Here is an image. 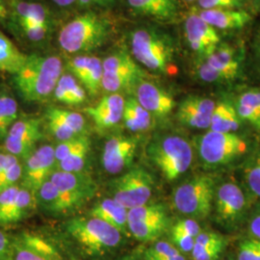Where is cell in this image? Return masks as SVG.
Here are the masks:
<instances>
[{"label": "cell", "instance_id": "cell-6", "mask_svg": "<svg viewBox=\"0 0 260 260\" xmlns=\"http://www.w3.org/2000/svg\"><path fill=\"white\" fill-rule=\"evenodd\" d=\"M196 146L205 165L223 166L248 150L246 141L235 133L209 131L196 138Z\"/></svg>", "mask_w": 260, "mask_h": 260}, {"label": "cell", "instance_id": "cell-28", "mask_svg": "<svg viewBox=\"0 0 260 260\" xmlns=\"http://www.w3.org/2000/svg\"><path fill=\"white\" fill-rule=\"evenodd\" d=\"M103 68L105 74L134 75L140 78L144 75L133 58L125 52H118L106 57L103 61Z\"/></svg>", "mask_w": 260, "mask_h": 260}, {"label": "cell", "instance_id": "cell-43", "mask_svg": "<svg viewBox=\"0 0 260 260\" xmlns=\"http://www.w3.org/2000/svg\"><path fill=\"white\" fill-rule=\"evenodd\" d=\"M180 252L167 242H158L145 253V257H176Z\"/></svg>", "mask_w": 260, "mask_h": 260}, {"label": "cell", "instance_id": "cell-46", "mask_svg": "<svg viewBox=\"0 0 260 260\" xmlns=\"http://www.w3.org/2000/svg\"><path fill=\"white\" fill-rule=\"evenodd\" d=\"M235 109L241 120L248 121L256 129L260 130V114L253 110L250 106L239 102H236Z\"/></svg>", "mask_w": 260, "mask_h": 260}, {"label": "cell", "instance_id": "cell-13", "mask_svg": "<svg viewBox=\"0 0 260 260\" xmlns=\"http://www.w3.org/2000/svg\"><path fill=\"white\" fill-rule=\"evenodd\" d=\"M137 149V139L126 136H114L108 140L103 149L102 163L111 175L121 173L128 167Z\"/></svg>", "mask_w": 260, "mask_h": 260}, {"label": "cell", "instance_id": "cell-21", "mask_svg": "<svg viewBox=\"0 0 260 260\" xmlns=\"http://www.w3.org/2000/svg\"><path fill=\"white\" fill-rule=\"evenodd\" d=\"M197 13L212 27L223 30L240 29L251 20L249 13L239 9L202 10Z\"/></svg>", "mask_w": 260, "mask_h": 260}, {"label": "cell", "instance_id": "cell-45", "mask_svg": "<svg viewBox=\"0 0 260 260\" xmlns=\"http://www.w3.org/2000/svg\"><path fill=\"white\" fill-rule=\"evenodd\" d=\"M25 36L33 42H40L47 36L49 30V24H37V23H26L20 25Z\"/></svg>", "mask_w": 260, "mask_h": 260}, {"label": "cell", "instance_id": "cell-52", "mask_svg": "<svg viewBox=\"0 0 260 260\" xmlns=\"http://www.w3.org/2000/svg\"><path fill=\"white\" fill-rule=\"evenodd\" d=\"M152 1L166 14L169 20L175 19L177 17V0H152Z\"/></svg>", "mask_w": 260, "mask_h": 260}, {"label": "cell", "instance_id": "cell-37", "mask_svg": "<svg viewBox=\"0 0 260 260\" xmlns=\"http://www.w3.org/2000/svg\"><path fill=\"white\" fill-rule=\"evenodd\" d=\"M246 180L251 192L260 198V151L251 158L245 170Z\"/></svg>", "mask_w": 260, "mask_h": 260}, {"label": "cell", "instance_id": "cell-35", "mask_svg": "<svg viewBox=\"0 0 260 260\" xmlns=\"http://www.w3.org/2000/svg\"><path fill=\"white\" fill-rule=\"evenodd\" d=\"M47 112L55 116L60 121H63L68 127H70L77 135H81V133L85 130L86 121L83 116L79 113L56 107L48 108Z\"/></svg>", "mask_w": 260, "mask_h": 260}, {"label": "cell", "instance_id": "cell-49", "mask_svg": "<svg viewBox=\"0 0 260 260\" xmlns=\"http://www.w3.org/2000/svg\"><path fill=\"white\" fill-rule=\"evenodd\" d=\"M172 240L182 251H192L195 244V238L183 233L172 232Z\"/></svg>", "mask_w": 260, "mask_h": 260}, {"label": "cell", "instance_id": "cell-33", "mask_svg": "<svg viewBox=\"0 0 260 260\" xmlns=\"http://www.w3.org/2000/svg\"><path fill=\"white\" fill-rule=\"evenodd\" d=\"M18 118L17 102L8 95L0 96V138L7 136Z\"/></svg>", "mask_w": 260, "mask_h": 260}, {"label": "cell", "instance_id": "cell-14", "mask_svg": "<svg viewBox=\"0 0 260 260\" xmlns=\"http://www.w3.org/2000/svg\"><path fill=\"white\" fill-rule=\"evenodd\" d=\"M215 106L216 103L211 99L189 95L178 106L177 120L189 127L197 129L208 128Z\"/></svg>", "mask_w": 260, "mask_h": 260}, {"label": "cell", "instance_id": "cell-57", "mask_svg": "<svg viewBox=\"0 0 260 260\" xmlns=\"http://www.w3.org/2000/svg\"><path fill=\"white\" fill-rule=\"evenodd\" d=\"M56 5L61 6V7H67L72 4L75 3L77 0H52Z\"/></svg>", "mask_w": 260, "mask_h": 260}, {"label": "cell", "instance_id": "cell-30", "mask_svg": "<svg viewBox=\"0 0 260 260\" xmlns=\"http://www.w3.org/2000/svg\"><path fill=\"white\" fill-rule=\"evenodd\" d=\"M15 13L19 25L25 23L49 24L48 11L42 4L19 2L15 6Z\"/></svg>", "mask_w": 260, "mask_h": 260}, {"label": "cell", "instance_id": "cell-39", "mask_svg": "<svg viewBox=\"0 0 260 260\" xmlns=\"http://www.w3.org/2000/svg\"><path fill=\"white\" fill-rule=\"evenodd\" d=\"M19 187L12 186L0 193V224H6V220L12 209L13 204L19 193Z\"/></svg>", "mask_w": 260, "mask_h": 260}, {"label": "cell", "instance_id": "cell-53", "mask_svg": "<svg viewBox=\"0 0 260 260\" xmlns=\"http://www.w3.org/2000/svg\"><path fill=\"white\" fill-rule=\"evenodd\" d=\"M18 162V158L11 153H0V175Z\"/></svg>", "mask_w": 260, "mask_h": 260}, {"label": "cell", "instance_id": "cell-55", "mask_svg": "<svg viewBox=\"0 0 260 260\" xmlns=\"http://www.w3.org/2000/svg\"><path fill=\"white\" fill-rule=\"evenodd\" d=\"M9 249V239L6 234L0 231V258L6 254Z\"/></svg>", "mask_w": 260, "mask_h": 260}, {"label": "cell", "instance_id": "cell-34", "mask_svg": "<svg viewBox=\"0 0 260 260\" xmlns=\"http://www.w3.org/2000/svg\"><path fill=\"white\" fill-rule=\"evenodd\" d=\"M89 149H90V140L87 138L79 148L75 149V151H73L64 160L58 162L60 171L67 172V173L81 172L85 166L87 155L89 153Z\"/></svg>", "mask_w": 260, "mask_h": 260}, {"label": "cell", "instance_id": "cell-11", "mask_svg": "<svg viewBox=\"0 0 260 260\" xmlns=\"http://www.w3.org/2000/svg\"><path fill=\"white\" fill-rule=\"evenodd\" d=\"M42 136L41 121L39 119H22L15 121L11 126L6 136L5 148L16 157L28 158L33 153V148Z\"/></svg>", "mask_w": 260, "mask_h": 260}, {"label": "cell", "instance_id": "cell-27", "mask_svg": "<svg viewBox=\"0 0 260 260\" xmlns=\"http://www.w3.org/2000/svg\"><path fill=\"white\" fill-rule=\"evenodd\" d=\"M122 120L126 128L139 132L149 129L151 125V114L147 111L135 98L124 101Z\"/></svg>", "mask_w": 260, "mask_h": 260}, {"label": "cell", "instance_id": "cell-59", "mask_svg": "<svg viewBox=\"0 0 260 260\" xmlns=\"http://www.w3.org/2000/svg\"><path fill=\"white\" fill-rule=\"evenodd\" d=\"M7 16V9L3 0H0V19H5Z\"/></svg>", "mask_w": 260, "mask_h": 260}, {"label": "cell", "instance_id": "cell-48", "mask_svg": "<svg viewBox=\"0 0 260 260\" xmlns=\"http://www.w3.org/2000/svg\"><path fill=\"white\" fill-rule=\"evenodd\" d=\"M237 102L246 104L260 114V89H251L244 92Z\"/></svg>", "mask_w": 260, "mask_h": 260}, {"label": "cell", "instance_id": "cell-22", "mask_svg": "<svg viewBox=\"0 0 260 260\" xmlns=\"http://www.w3.org/2000/svg\"><path fill=\"white\" fill-rule=\"evenodd\" d=\"M127 212L128 210L114 199H105L93 205L90 215L109 223L120 233H125L128 229Z\"/></svg>", "mask_w": 260, "mask_h": 260}, {"label": "cell", "instance_id": "cell-20", "mask_svg": "<svg viewBox=\"0 0 260 260\" xmlns=\"http://www.w3.org/2000/svg\"><path fill=\"white\" fill-rule=\"evenodd\" d=\"M246 200L240 187L228 182L221 186L216 195V213L222 222H233L244 211Z\"/></svg>", "mask_w": 260, "mask_h": 260}, {"label": "cell", "instance_id": "cell-42", "mask_svg": "<svg viewBox=\"0 0 260 260\" xmlns=\"http://www.w3.org/2000/svg\"><path fill=\"white\" fill-rule=\"evenodd\" d=\"M23 168L19 162L0 175V193L16 185L17 181L22 177Z\"/></svg>", "mask_w": 260, "mask_h": 260}, {"label": "cell", "instance_id": "cell-29", "mask_svg": "<svg viewBox=\"0 0 260 260\" xmlns=\"http://www.w3.org/2000/svg\"><path fill=\"white\" fill-rule=\"evenodd\" d=\"M169 219L144 222H129L127 226L131 234L139 241H153L166 232Z\"/></svg>", "mask_w": 260, "mask_h": 260}, {"label": "cell", "instance_id": "cell-54", "mask_svg": "<svg viewBox=\"0 0 260 260\" xmlns=\"http://www.w3.org/2000/svg\"><path fill=\"white\" fill-rule=\"evenodd\" d=\"M250 232L257 240H260V208H258L251 217Z\"/></svg>", "mask_w": 260, "mask_h": 260}, {"label": "cell", "instance_id": "cell-1", "mask_svg": "<svg viewBox=\"0 0 260 260\" xmlns=\"http://www.w3.org/2000/svg\"><path fill=\"white\" fill-rule=\"evenodd\" d=\"M63 73V64L56 56H28L25 64L14 75V83L27 103H41L54 92Z\"/></svg>", "mask_w": 260, "mask_h": 260}, {"label": "cell", "instance_id": "cell-51", "mask_svg": "<svg viewBox=\"0 0 260 260\" xmlns=\"http://www.w3.org/2000/svg\"><path fill=\"white\" fill-rule=\"evenodd\" d=\"M203 10L238 9L230 0H199Z\"/></svg>", "mask_w": 260, "mask_h": 260}, {"label": "cell", "instance_id": "cell-24", "mask_svg": "<svg viewBox=\"0 0 260 260\" xmlns=\"http://www.w3.org/2000/svg\"><path fill=\"white\" fill-rule=\"evenodd\" d=\"M241 119L235 107L226 103L216 104L210 120L209 128L211 131L233 133L239 129Z\"/></svg>", "mask_w": 260, "mask_h": 260}, {"label": "cell", "instance_id": "cell-62", "mask_svg": "<svg viewBox=\"0 0 260 260\" xmlns=\"http://www.w3.org/2000/svg\"><path fill=\"white\" fill-rule=\"evenodd\" d=\"M104 3H105V5H109V4H111L112 0H104Z\"/></svg>", "mask_w": 260, "mask_h": 260}, {"label": "cell", "instance_id": "cell-38", "mask_svg": "<svg viewBox=\"0 0 260 260\" xmlns=\"http://www.w3.org/2000/svg\"><path fill=\"white\" fill-rule=\"evenodd\" d=\"M46 117H47V126L56 139L63 142V141H67V140L79 136V135L75 134V132L70 127H68L63 121H60L52 114L47 112Z\"/></svg>", "mask_w": 260, "mask_h": 260}, {"label": "cell", "instance_id": "cell-40", "mask_svg": "<svg viewBox=\"0 0 260 260\" xmlns=\"http://www.w3.org/2000/svg\"><path fill=\"white\" fill-rule=\"evenodd\" d=\"M87 138H88L87 136L79 135L75 138L61 142L56 148H54L56 162H60V161L64 160L73 151H75V149L79 148L81 146V144Z\"/></svg>", "mask_w": 260, "mask_h": 260}, {"label": "cell", "instance_id": "cell-25", "mask_svg": "<svg viewBox=\"0 0 260 260\" xmlns=\"http://www.w3.org/2000/svg\"><path fill=\"white\" fill-rule=\"evenodd\" d=\"M28 56L16 47L9 38L0 31V72L16 75L25 64Z\"/></svg>", "mask_w": 260, "mask_h": 260}, {"label": "cell", "instance_id": "cell-41", "mask_svg": "<svg viewBox=\"0 0 260 260\" xmlns=\"http://www.w3.org/2000/svg\"><path fill=\"white\" fill-rule=\"evenodd\" d=\"M223 241V236H221L218 233H201L195 238L194 248L192 250L193 257L205 251L210 246H212L216 243Z\"/></svg>", "mask_w": 260, "mask_h": 260}, {"label": "cell", "instance_id": "cell-4", "mask_svg": "<svg viewBox=\"0 0 260 260\" xmlns=\"http://www.w3.org/2000/svg\"><path fill=\"white\" fill-rule=\"evenodd\" d=\"M148 154L168 181H174L182 176L193 160L191 145L179 136L154 140L149 146Z\"/></svg>", "mask_w": 260, "mask_h": 260}, {"label": "cell", "instance_id": "cell-19", "mask_svg": "<svg viewBox=\"0 0 260 260\" xmlns=\"http://www.w3.org/2000/svg\"><path fill=\"white\" fill-rule=\"evenodd\" d=\"M123 107L122 95L113 93L103 96L96 105L85 108L84 111L92 118L99 128L108 129L118 124L122 119Z\"/></svg>", "mask_w": 260, "mask_h": 260}, {"label": "cell", "instance_id": "cell-9", "mask_svg": "<svg viewBox=\"0 0 260 260\" xmlns=\"http://www.w3.org/2000/svg\"><path fill=\"white\" fill-rule=\"evenodd\" d=\"M49 180L64 196L72 211L92 199L96 191V184L93 179L81 172L67 173L58 171L52 173Z\"/></svg>", "mask_w": 260, "mask_h": 260}, {"label": "cell", "instance_id": "cell-58", "mask_svg": "<svg viewBox=\"0 0 260 260\" xmlns=\"http://www.w3.org/2000/svg\"><path fill=\"white\" fill-rule=\"evenodd\" d=\"M146 260H185L180 254L176 257H146Z\"/></svg>", "mask_w": 260, "mask_h": 260}, {"label": "cell", "instance_id": "cell-32", "mask_svg": "<svg viewBox=\"0 0 260 260\" xmlns=\"http://www.w3.org/2000/svg\"><path fill=\"white\" fill-rule=\"evenodd\" d=\"M168 219L166 210L161 205H144L131 208L127 212V223L156 221Z\"/></svg>", "mask_w": 260, "mask_h": 260}, {"label": "cell", "instance_id": "cell-36", "mask_svg": "<svg viewBox=\"0 0 260 260\" xmlns=\"http://www.w3.org/2000/svg\"><path fill=\"white\" fill-rule=\"evenodd\" d=\"M135 13L159 20H169L166 14L152 0H127Z\"/></svg>", "mask_w": 260, "mask_h": 260}, {"label": "cell", "instance_id": "cell-31", "mask_svg": "<svg viewBox=\"0 0 260 260\" xmlns=\"http://www.w3.org/2000/svg\"><path fill=\"white\" fill-rule=\"evenodd\" d=\"M37 203L36 197L27 189H19L17 198L13 204L12 209L6 220L7 223H17L27 216L35 207Z\"/></svg>", "mask_w": 260, "mask_h": 260}, {"label": "cell", "instance_id": "cell-8", "mask_svg": "<svg viewBox=\"0 0 260 260\" xmlns=\"http://www.w3.org/2000/svg\"><path fill=\"white\" fill-rule=\"evenodd\" d=\"M153 179L142 168H134L116 180L114 184V200L127 210L147 205L152 195Z\"/></svg>", "mask_w": 260, "mask_h": 260}, {"label": "cell", "instance_id": "cell-64", "mask_svg": "<svg viewBox=\"0 0 260 260\" xmlns=\"http://www.w3.org/2000/svg\"><path fill=\"white\" fill-rule=\"evenodd\" d=\"M186 1H194V0H186Z\"/></svg>", "mask_w": 260, "mask_h": 260}, {"label": "cell", "instance_id": "cell-10", "mask_svg": "<svg viewBox=\"0 0 260 260\" xmlns=\"http://www.w3.org/2000/svg\"><path fill=\"white\" fill-rule=\"evenodd\" d=\"M54 148L46 145L38 149L27 158L22 170V185L36 197L39 189L49 179L55 167Z\"/></svg>", "mask_w": 260, "mask_h": 260}, {"label": "cell", "instance_id": "cell-17", "mask_svg": "<svg viewBox=\"0 0 260 260\" xmlns=\"http://www.w3.org/2000/svg\"><path fill=\"white\" fill-rule=\"evenodd\" d=\"M13 260H62L55 247L43 237L23 233L14 245Z\"/></svg>", "mask_w": 260, "mask_h": 260}, {"label": "cell", "instance_id": "cell-3", "mask_svg": "<svg viewBox=\"0 0 260 260\" xmlns=\"http://www.w3.org/2000/svg\"><path fill=\"white\" fill-rule=\"evenodd\" d=\"M130 47L133 57L150 71L167 73L175 57V47L165 33L153 28L132 32Z\"/></svg>", "mask_w": 260, "mask_h": 260}, {"label": "cell", "instance_id": "cell-12", "mask_svg": "<svg viewBox=\"0 0 260 260\" xmlns=\"http://www.w3.org/2000/svg\"><path fill=\"white\" fill-rule=\"evenodd\" d=\"M184 29L189 46L202 59L209 55L220 44L216 29L205 22L198 13H192L187 17Z\"/></svg>", "mask_w": 260, "mask_h": 260}, {"label": "cell", "instance_id": "cell-63", "mask_svg": "<svg viewBox=\"0 0 260 260\" xmlns=\"http://www.w3.org/2000/svg\"><path fill=\"white\" fill-rule=\"evenodd\" d=\"M122 260H133V259H132V258H124V259H122Z\"/></svg>", "mask_w": 260, "mask_h": 260}, {"label": "cell", "instance_id": "cell-18", "mask_svg": "<svg viewBox=\"0 0 260 260\" xmlns=\"http://www.w3.org/2000/svg\"><path fill=\"white\" fill-rule=\"evenodd\" d=\"M138 103L151 115L157 117L168 116L176 106L173 96L149 81L141 80L136 88Z\"/></svg>", "mask_w": 260, "mask_h": 260}, {"label": "cell", "instance_id": "cell-5", "mask_svg": "<svg viewBox=\"0 0 260 260\" xmlns=\"http://www.w3.org/2000/svg\"><path fill=\"white\" fill-rule=\"evenodd\" d=\"M68 232L89 254H100L117 247L121 234L96 218H76L68 223Z\"/></svg>", "mask_w": 260, "mask_h": 260}, {"label": "cell", "instance_id": "cell-60", "mask_svg": "<svg viewBox=\"0 0 260 260\" xmlns=\"http://www.w3.org/2000/svg\"><path fill=\"white\" fill-rule=\"evenodd\" d=\"M255 47L257 49V52L260 54V27L257 31V34H256V38H255Z\"/></svg>", "mask_w": 260, "mask_h": 260}, {"label": "cell", "instance_id": "cell-56", "mask_svg": "<svg viewBox=\"0 0 260 260\" xmlns=\"http://www.w3.org/2000/svg\"><path fill=\"white\" fill-rule=\"evenodd\" d=\"M81 7H90L92 5H101L105 6L104 0H77L76 1Z\"/></svg>", "mask_w": 260, "mask_h": 260}, {"label": "cell", "instance_id": "cell-7", "mask_svg": "<svg viewBox=\"0 0 260 260\" xmlns=\"http://www.w3.org/2000/svg\"><path fill=\"white\" fill-rule=\"evenodd\" d=\"M213 199V179L203 175L177 187L174 193V205L180 213L203 219L210 213Z\"/></svg>", "mask_w": 260, "mask_h": 260}, {"label": "cell", "instance_id": "cell-50", "mask_svg": "<svg viewBox=\"0 0 260 260\" xmlns=\"http://www.w3.org/2000/svg\"><path fill=\"white\" fill-rule=\"evenodd\" d=\"M224 248V240L216 243L193 257L194 260H216Z\"/></svg>", "mask_w": 260, "mask_h": 260}, {"label": "cell", "instance_id": "cell-15", "mask_svg": "<svg viewBox=\"0 0 260 260\" xmlns=\"http://www.w3.org/2000/svg\"><path fill=\"white\" fill-rule=\"evenodd\" d=\"M68 68L76 80L82 84L90 95H96L103 89V61L94 56L79 55L73 58Z\"/></svg>", "mask_w": 260, "mask_h": 260}, {"label": "cell", "instance_id": "cell-47", "mask_svg": "<svg viewBox=\"0 0 260 260\" xmlns=\"http://www.w3.org/2000/svg\"><path fill=\"white\" fill-rule=\"evenodd\" d=\"M172 232L176 233H183L186 235H189L191 237L196 238L200 233H202L200 224L197 223L192 219H187V220H180L178 221L174 226Z\"/></svg>", "mask_w": 260, "mask_h": 260}, {"label": "cell", "instance_id": "cell-2", "mask_svg": "<svg viewBox=\"0 0 260 260\" xmlns=\"http://www.w3.org/2000/svg\"><path fill=\"white\" fill-rule=\"evenodd\" d=\"M111 31L109 19L88 12L65 24L59 33L58 41L60 47L68 53L90 52L103 47Z\"/></svg>", "mask_w": 260, "mask_h": 260}, {"label": "cell", "instance_id": "cell-61", "mask_svg": "<svg viewBox=\"0 0 260 260\" xmlns=\"http://www.w3.org/2000/svg\"><path fill=\"white\" fill-rule=\"evenodd\" d=\"M230 1H232L233 4H235V6H236L238 9L243 5V0H230Z\"/></svg>", "mask_w": 260, "mask_h": 260}, {"label": "cell", "instance_id": "cell-26", "mask_svg": "<svg viewBox=\"0 0 260 260\" xmlns=\"http://www.w3.org/2000/svg\"><path fill=\"white\" fill-rule=\"evenodd\" d=\"M36 200L43 209L49 213L65 214L72 211L64 196L49 179L39 189L36 194Z\"/></svg>", "mask_w": 260, "mask_h": 260}, {"label": "cell", "instance_id": "cell-23", "mask_svg": "<svg viewBox=\"0 0 260 260\" xmlns=\"http://www.w3.org/2000/svg\"><path fill=\"white\" fill-rule=\"evenodd\" d=\"M54 98L59 103L79 105L86 102V91L72 75H62L54 89Z\"/></svg>", "mask_w": 260, "mask_h": 260}, {"label": "cell", "instance_id": "cell-44", "mask_svg": "<svg viewBox=\"0 0 260 260\" xmlns=\"http://www.w3.org/2000/svg\"><path fill=\"white\" fill-rule=\"evenodd\" d=\"M238 260H260V240H247L239 248Z\"/></svg>", "mask_w": 260, "mask_h": 260}, {"label": "cell", "instance_id": "cell-16", "mask_svg": "<svg viewBox=\"0 0 260 260\" xmlns=\"http://www.w3.org/2000/svg\"><path fill=\"white\" fill-rule=\"evenodd\" d=\"M203 61L213 77L214 82H225L235 79L240 72V63L235 49L226 44H219Z\"/></svg>", "mask_w": 260, "mask_h": 260}]
</instances>
